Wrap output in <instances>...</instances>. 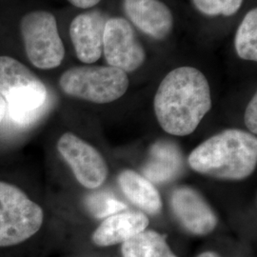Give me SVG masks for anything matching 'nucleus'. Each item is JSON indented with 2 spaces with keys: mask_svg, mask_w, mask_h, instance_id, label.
Segmentation results:
<instances>
[{
  "mask_svg": "<svg viewBox=\"0 0 257 257\" xmlns=\"http://www.w3.org/2000/svg\"><path fill=\"white\" fill-rule=\"evenodd\" d=\"M211 108V89L206 76L189 66L176 68L167 74L154 99L160 127L176 137L193 133Z\"/></svg>",
  "mask_w": 257,
  "mask_h": 257,
  "instance_id": "f257e3e1",
  "label": "nucleus"
},
{
  "mask_svg": "<svg viewBox=\"0 0 257 257\" xmlns=\"http://www.w3.org/2000/svg\"><path fill=\"white\" fill-rule=\"evenodd\" d=\"M198 174L220 180H242L257 164V138L242 130L230 128L205 140L188 158Z\"/></svg>",
  "mask_w": 257,
  "mask_h": 257,
  "instance_id": "f03ea898",
  "label": "nucleus"
},
{
  "mask_svg": "<svg viewBox=\"0 0 257 257\" xmlns=\"http://www.w3.org/2000/svg\"><path fill=\"white\" fill-rule=\"evenodd\" d=\"M0 93L7 104V115L24 127L38 119L48 102L45 84L19 60L0 56Z\"/></svg>",
  "mask_w": 257,
  "mask_h": 257,
  "instance_id": "7ed1b4c3",
  "label": "nucleus"
},
{
  "mask_svg": "<svg viewBox=\"0 0 257 257\" xmlns=\"http://www.w3.org/2000/svg\"><path fill=\"white\" fill-rule=\"evenodd\" d=\"M128 85L127 74L109 65L74 67L59 78V87L67 95L96 104L119 99Z\"/></svg>",
  "mask_w": 257,
  "mask_h": 257,
  "instance_id": "20e7f679",
  "label": "nucleus"
},
{
  "mask_svg": "<svg viewBox=\"0 0 257 257\" xmlns=\"http://www.w3.org/2000/svg\"><path fill=\"white\" fill-rule=\"evenodd\" d=\"M44 220L42 208L18 186L0 181V247L19 245L34 236Z\"/></svg>",
  "mask_w": 257,
  "mask_h": 257,
  "instance_id": "39448f33",
  "label": "nucleus"
},
{
  "mask_svg": "<svg viewBox=\"0 0 257 257\" xmlns=\"http://www.w3.org/2000/svg\"><path fill=\"white\" fill-rule=\"evenodd\" d=\"M20 33L28 59L36 68L52 70L61 65L65 47L52 13L47 11L28 13L21 19Z\"/></svg>",
  "mask_w": 257,
  "mask_h": 257,
  "instance_id": "423d86ee",
  "label": "nucleus"
},
{
  "mask_svg": "<svg viewBox=\"0 0 257 257\" xmlns=\"http://www.w3.org/2000/svg\"><path fill=\"white\" fill-rule=\"evenodd\" d=\"M103 54L109 66L132 73L146 60V52L128 20L111 18L106 21L103 37Z\"/></svg>",
  "mask_w": 257,
  "mask_h": 257,
  "instance_id": "0eeeda50",
  "label": "nucleus"
},
{
  "mask_svg": "<svg viewBox=\"0 0 257 257\" xmlns=\"http://www.w3.org/2000/svg\"><path fill=\"white\" fill-rule=\"evenodd\" d=\"M57 150L83 187L93 190L104 183L108 176V165L91 144L73 133H65L58 139Z\"/></svg>",
  "mask_w": 257,
  "mask_h": 257,
  "instance_id": "6e6552de",
  "label": "nucleus"
},
{
  "mask_svg": "<svg viewBox=\"0 0 257 257\" xmlns=\"http://www.w3.org/2000/svg\"><path fill=\"white\" fill-rule=\"evenodd\" d=\"M176 218L188 231L196 235L211 233L217 225V217L200 193L191 187L176 188L171 197Z\"/></svg>",
  "mask_w": 257,
  "mask_h": 257,
  "instance_id": "1a4fd4ad",
  "label": "nucleus"
},
{
  "mask_svg": "<svg viewBox=\"0 0 257 257\" xmlns=\"http://www.w3.org/2000/svg\"><path fill=\"white\" fill-rule=\"evenodd\" d=\"M106 20L99 11L76 16L70 25V37L77 58L85 64L96 62L103 53Z\"/></svg>",
  "mask_w": 257,
  "mask_h": 257,
  "instance_id": "9d476101",
  "label": "nucleus"
},
{
  "mask_svg": "<svg viewBox=\"0 0 257 257\" xmlns=\"http://www.w3.org/2000/svg\"><path fill=\"white\" fill-rule=\"evenodd\" d=\"M124 10L136 27L155 39H164L173 30V14L160 0H124Z\"/></svg>",
  "mask_w": 257,
  "mask_h": 257,
  "instance_id": "9b49d317",
  "label": "nucleus"
},
{
  "mask_svg": "<svg viewBox=\"0 0 257 257\" xmlns=\"http://www.w3.org/2000/svg\"><path fill=\"white\" fill-rule=\"evenodd\" d=\"M149 218L140 211H120L107 217L92 234V242L100 247L124 243L146 230Z\"/></svg>",
  "mask_w": 257,
  "mask_h": 257,
  "instance_id": "f8f14e48",
  "label": "nucleus"
},
{
  "mask_svg": "<svg viewBox=\"0 0 257 257\" xmlns=\"http://www.w3.org/2000/svg\"><path fill=\"white\" fill-rule=\"evenodd\" d=\"M180 150L170 141H158L151 148L147 162L142 168L144 177L156 184L167 183L177 177L182 170Z\"/></svg>",
  "mask_w": 257,
  "mask_h": 257,
  "instance_id": "ddd939ff",
  "label": "nucleus"
},
{
  "mask_svg": "<svg viewBox=\"0 0 257 257\" xmlns=\"http://www.w3.org/2000/svg\"><path fill=\"white\" fill-rule=\"evenodd\" d=\"M123 193L133 204L150 214H158L162 209L160 194L147 178L137 172L126 170L118 176Z\"/></svg>",
  "mask_w": 257,
  "mask_h": 257,
  "instance_id": "4468645a",
  "label": "nucleus"
},
{
  "mask_svg": "<svg viewBox=\"0 0 257 257\" xmlns=\"http://www.w3.org/2000/svg\"><path fill=\"white\" fill-rule=\"evenodd\" d=\"M123 257H177L166 242L165 236L144 230L122 243Z\"/></svg>",
  "mask_w": 257,
  "mask_h": 257,
  "instance_id": "2eb2a0df",
  "label": "nucleus"
},
{
  "mask_svg": "<svg viewBox=\"0 0 257 257\" xmlns=\"http://www.w3.org/2000/svg\"><path fill=\"white\" fill-rule=\"evenodd\" d=\"M234 46L240 58L248 61L257 60V9L250 10L239 25Z\"/></svg>",
  "mask_w": 257,
  "mask_h": 257,
  "instance_id": "dca6fc26",
  "label": "nucleus"
},
{
  "mask_svg": "<svg viewBox=\"0 0 257 257\" xmlns=\"http://www.w3.org/2000/svg\"><path fill=\"white\" fill-rule=\"evenodd\" d=\"M85 202L88 211L96 218H107L127 209L124 203L108 192L92 193Z\"/></svg>",
  "mask_w": 257,
  "mask_h": 257,
  "instance_id": "f3484780",
  "label": "nucleus"
},
{
  "mask_svg": "<svg viewBox=\"0 0 257 257\" xmlns=\"http://www.w3.org/2000/svg\"><path fill=\"white\" fill-rule=\"evenodd\" d=\"M244 0H193L195 8L204 15L230 17L241 7Z\"/></svg>",
  "mask_w": 257,
  "mask_h": 257,
  "instance_id": "a211bd4d",
  "label": "nucleus"
},
{
  "mask_svg": "<svg viewBox=\"0 0 257 257\" xmlns=\"http://www.w3.org/2000/svg\"><path fill=\"white\" fill-rule=\"evenodd\" d=\"M245 123L252 135L257 134V94L248 102L245 111Z\"/></svg>",
  "mask_w": 257,
  "mask_h": 257,
  "instance_id": "6ab92c4d",
  "label": "nucleus"
},
{
  "mask_svg": "<svg viewBox=\"0 0 257 257\" xmlns=\"http://www.w3.org/2000/svg\"><path fill=\"white\" fill-rule=\"evenodd\" d=\"M74 7L80 9H89L97 5L101 0H68Z\"/></svg>",
  "mask_w": 257,
  "mask_h": 257,
  "instance_id": "aec40b11",
  "label": "nucleus"
},
{
  "mask_svg": "<svg viewBox=\"0 0 257 257\" xmlns=\"http://www.w3.org/2000/svg\"><path fill=\"white\" fill-rule=\"evenodd\" d=\"M7 115V104L4 99V97L0 93V125L2 121L6 117Z\"/></svg>",
  "mask_w": 257,
  "mask_h": 257,
  "instance_id": "412c9836",
  "label": "nucleus"
},
{
  "mask_svg": "<svg viewBox=\"0 0 257 257\" xmlns=\"http://www.w3.org/2000/svg\"><path fill=\"white\" fill-rule=\"evenodd\" d=\"M197 257H220L217 253L212 252V251H205L201 254H199Z\"/></svg>",
  "mask_w": 257,
  "mask_h": 257,
  "instance_id": "4be33fe9",
  "label": "nucleus"
}]
</instances>
